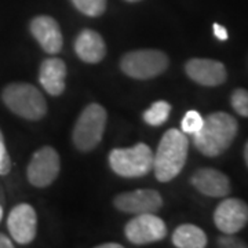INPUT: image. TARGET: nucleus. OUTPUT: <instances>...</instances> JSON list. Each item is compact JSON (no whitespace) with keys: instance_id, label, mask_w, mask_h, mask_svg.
I'll return each instance as SVG.
<instances>
[{"instance_id":"f257e3e1","label":"nucleus","mask_w":248,"mask_h":248,"mask_svg":"<svg viewBox=\"0 0 248 248\" xmlns=\"http://www.w3.org/2000/svg\"><path fill=\"white\" fill-rule=\"evenodd\" d=\"M239 130L237 120L226 112H215L204 119L202 128L193 134L195 146L208 157L222 155L234 141Z\"/></svg>"},{"instance_id":"f03ea898","label":"nucleus","mask_w":248,"mask_h":248,"mask_svg":"<svg viewBox=\"0 0 248 248\" xmlns=\"http://www.w3.org/2000/svg\"><path fill=\"white\" fill-rule=\"evenodd\" d=\"M189 141L179 130H169L163 135L156 155H153V170L160 182H169L182 171L187 157Z\"/></svg>"},{"instance_id":"7ed1b4c3","label":"nucleus","mask_w":248,"mask_h":248,"mask_svg":"<svg viewBox=\"0 0 248 248\" xmlns=\"http://www.w3.org/2000/svg\"><path fill=\"white\" fill-rule=\"evenodd\" d=\"M4 105L16 115L27 120H40L47 113L43 94L28 83H11L1 93Z\"/></svg>"},{"instance_id":"20e7f679","label":"nucleus","mask_w":248,"mask_h":248,"mask_svg":"<svg viewBox=\"0 0 248 248\" xmlns=\"http://www.w3.org/2000/svg\"><path fill=\"white\" fill-rule=\"evenodd\" d=\"M107 110L98 104H90L79 116L73 128L75 146L81 152L93 151L102 140L107 125Z\"/></svg>"},{"instance_id":"39448f33","label":"nucleus","mask_w":248,"mask_h":248,"mask_svg":"<svg viewBox=\"0 0 248 248\" xmlns=\"http://www.w3.org/2000/svg\"><path fill=\"white\" fill-rule=\"evenodd\" d=\"M110 169L124 178H140L153 169V152L145 143L133 148L113 149L109 155Z\"/></svg>"},{"instance_id":"423d86ee","label":"nucleus","mask_w":248,"mask_h":248,"mask_svg":"<svg viewBox=\"0 0 248 248\" xmlns=\"http://www.w3.org/2000/svg\"><path fill=\"white\" fill-rule=\"evenodd\" d=\"M120 68L134 79H152L169 68V57L159 50H137L123 55Z\"/></svg>"},{"instance_id":"0eeeda50","label":"nucleus","mask_w":248,"mask_h":248,"mask_svg":"<svg viewBox=\"0 0 248 248\" xmlns=\"http://www.w3.org/2000/svg\"><path fill=\"white\" fill-rule=\"evenodd\" d=\"M60 174V155L51 146H43L33 153L28 166V179L36 187L53 184Z\"/></svg>"},{"instance_id":"6e6552de","label":"nucleus","mask_w":248,"mask_h":248,"mask_svg":"<svg viewBox=\"0 0 248 248\" xmlns=\"http://www.w3.org/2000/svg\"><path fill=\"white\" fill-rule=\"evenodd\" d=\"M125 236L133 244L143 246L163 240L167 234L166 223L153 213L138 214L125 225Z\"/></svg>"},{"instance_id":"1a4fd4ad","label":"nucleus","mask_w":248,"mask_h":248,"mask_svg":"<svg viewBox=\"0 0 248 248\" xmlns=\"http://www.w3.org/2000/svg\"><path fill=\"white\" fill-rule=\"evenodd\" d=\"M214 222L223 233H237L248 223V204L240 199H226L214 213Z\"/></svg>"},{"instance_id":"9d476101","label":"nucleus","mask_w":248,"mask_h":248,"mask_svg":"<svg viewBox=\"0 0 248 248\" xmlns=\"http://www.w3.org/2000/svg\"><path fill=\"white\" fill-rule=\"evenodd\" d=\"M113 204L117 210L130 214L156 213L163 205V199L157 190L138 189L120 193L115 197Z\"/></svg>"},{"instance_id":"9b49d317","label":"nucleus","mask_w":248,"mask_h":248,"mask_svg":"<svg viewBox=\"0 0 248 248\" xmlns=\"http://www.w3.org/2000/svg\"><path fill=\"white\" fill-rule=\"evenodd\" d=\"M186 75L190 79L205 86V87H217L226 81L228 72L225 65L215 60L208 58H193L186 62Z\"/></svg>"},{"instance_id":"f8f14e48","label":"nucleus","mask_w":248,"mask_h":248,"mask_svg":"<svg viewBox=\"0 0 248 248\" xmlns=\"http://www.w3.org/2000/svg\"><path fill=\"white\" fill-rule=\"evenodd\" d=\"M7 226L13 239L19 244L33 241L37 229V217L33 207L29 204H18L10 213Z\"/></svg>"},{"instance_id":"ddd939ff","label":"nucleus","mask_w":248,"mask_h":248,"mask_svg":"<svg viewBox=\"0 0 248 248\" xmlns=\"http://www.w3.org/2000/svg\"><path fill=\"white\" fill-rule=\"evenodd\" d=\"M31 32L47 54H58L63 39L58 22L48 16H39L31 21Z\"/></svg>"},{"instance_id":"4468645a","label":"nucleus","mask_w":248,"mask_h":248,"mask_svg":"<svg viewBox=\"0 0 248 248\" xmlns=\"http://www.w3.org/2000/svg\"><path fill=\"white\" fill-rule=\"evenodd\" d=\"M192 185L205 196L225 197L231 193V181L223 172L214 169H200L192 177Z\"/></svg>"},{"instance_id":"2eb2a0df","label":"nucleus","mask_w":248,"mask_h":248,"mask_svg":"<svg viewBox=\"0 0 248 248\" xmlns=\"http://www.w3.org/2000/svg\"><path fill=\"white\" fill-rule=\"evenodd\" d=\"M75 51L81 61L87 63H98L105 58L107 46L102 36L98 32L91 29H84L76 37Z\"/></svg>"},{"instance_id":"dca6fc26","label":"nucleus","mask_w":248,"mask_h":248,"mask_svg":"<svg viewBox=\"0 0 248 248\" xmlns=\"http://www.w3.org/2000/svg\"><path fill=\"white\" fill-rule=\"evenodd\" d=\"M66 65L60 58H47L40 65L39 80L50 95H61L65 91Z\"/></svg>"},{"instance_id":"f3484780","label":"nucleus","mask_w":248,"mask_h":248,"mask_svg":"<svg viewBox=\"0 0 248 248\" xmlns=\"http://www.w3.org/2000/svg\"><path fill=\"white\" fill-rule=\"evenodd\" d=\"M172 243L179 248H204L207 246V236L200 228L185 223L175 229L172 234Z\"/></svg>"},{"instance_id":"a211bd4d","label":"nucleus","mask_w":248,"mask_h":248,"mask_svg":"<svg viewBox=\"0 0 248 248\" xmlns=\"http://www.w3.org/2000/svg\"><path fill=\"white\" fill-rule=\"evenodd\" d=\"M170 112H171V105L169 102L157 101L143 113V120L151 125H161L167 122Z\"/></svg>"},{"instance_id":"6ab92c4d","label":"nucleus","mask_w":248,"mask_h":248,"mask_svg":"<svg viewBox=\"0 0 248 248\" xmlns=\"http://www.w3.org/2000/svg\"><path fill=\"white\" fill-rule=\"evenodd\" d=\"M80 13L89 17H99L107 10V0H72Z\"/></svg>"},{"instance_id":"aec40b11","label":"nucleus","mask_w":248,"mask_h":248,"mask_svg":"<svg viewBox=\"0 0 248 248\" xmlns=\"http://www.w3.org/2000/svg\"><path fill=\"white\" fill-rule=\"evenodd\" d=\"M233 109L243 117H248V91L246 89H236L231 98Z\"/></svg>"},{"instance_id":"412c9836","label":"nucleus","mask_w":248,"mask_h":248,"mask_svg":"<svg viewBox=\"0 0 248 248\" xmlns=\"http://www.w3.org/2000/svg\"><path fill=\"white\" fill-rule=\"evenodd\" d=\"M204 119L196 110H189L182 119V131L187 134H196L203 125Z\"/></svg>"},{"instance_id":"4be33fe9","label":"nucleus","mask_w":248,"mask_h":248,"mask_svg":"<svg viewBox=\"0 0 248 248\" xmlns=\"http://www.w3.org/2000/svg\"><path fill=\"white\" fill-rule=\"evenodd\" d=\"M10 170H11V160H10L9 152L6 149L3 133L0 131V175L9 174Z\"/></svg>"},{"instance_id":"5701e85b","label":"nucleus","mask_w":248,"mask_h":248,"mask_svg":"<svg viewBox=\"0 0 248 248\" xmlns=\"http://www.w3.org/2000/svg\"><path fill=\"white\" fill-rule=\"evenodd\" d=\"M218 244L219 247H226V248H246L247 244L239 237H236L234 234L232 233H223V236H221L218 239Z\"/></svg>"},{"instance_id":"b1692460","label":"nucleus","mask_w":248,"mask_h":248,"mask_svg":"<svg viewBox=\"0 0 248 248\" xmlns=\"http://www.w3.org/2000/svg\"><path fill=\"white\" fill-rule=\"evenodd\" d=\"M213 29H214V35H215V37H217L218 40H221V42L228 40L229 35H228V31H226V28L222 27V25H219V24H214Z\"/></svg>"},{"instance_id":"393cba45","label":"nucleus","mask_w":248,"mask_h":248,"mask_svg":"<svg viewBox=\"0 0 248 248\" xmlns=\"http://www.w3.org/2000/svg\"><path fill=\"white\" fill-rule=\"evenodd\" d=\"M0 248H13V243L9 237L0 233Z\"/></svg>"},{"instance_id":"a878e982","label":"nucleus","mask_w":248,"mask_h":248,"mask_svg":"<svg viewBox=\"0 0 248 248\" xmlns=\"http://www.w3.org/2000/svg\"><path fill=\"white\" fill-rule=\"evenodd\" d=\"M123 246L120 244H116V243H108V244H101L98 246V248H122Z\"/></svg>"},{"instance_id":"bb28decb","label":"nucleus","mask_w":248,"mask_h":248,"mask_svg":"<svg viewBox=\"0 0 248 248\" xmlns=\"http://www.w3.org/2000/svg\"><path fill=\"white\" fill-rule=\"evenodd\" d=\"M244 159H246V163L248 166V142L246 143V148H244Z\"/></svg>"},{"instance_id":"cd10ccee","label":"nucleus","mask_w":248,"mask_h":248,"mask_svg":"<svg viewBox=\"0 0 248 248\" xmlns=\"http://www.w3.org/2000/svg\"><path fill=\"white\" fill-rule=\"evenodd\" d=\"M1 217H3V207L0 205V221H1Z\"/></svg>"},{"instance_id":"c85d7f7f","label":"nucleus","mask_w":248,"mask_h":248,"mask_svg":"<svg viewBox=\"0 0 248 248\" xmlns=\"http://www.w3.org/2000/svg\"><path fill=\"white\" fill-rule=\"evenodd\" d=\"M127 1H130V3H135V1H140V0H127Z\"/></svg>"}]
</instances>
